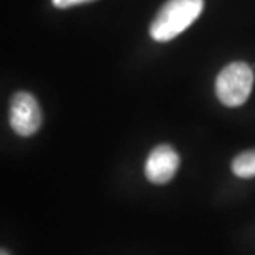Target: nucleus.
<instances>
[{"mask_svg": "<svg viewBox=\"0 0 255 255\" xmlns=\"http://www.w3.org/2000/svg\"><path fill=\"white\" fill-rule=\"evenodd\" d=\"M204 0H167L153 18L149 33L159 41H170L199 18Z\"/></svg>", "mask_w": 255, "mask_h": 255, "instance_id": "obj_1", "label": "nucleus"}, {"mask_svg": "<svg viewBox=\"0 0 255 255\" xmlns=\"http://www.w3.org/2000/svg\"><path fill=\"white\" fill-rule=\"evenodd\" d=\"M253 68L247 63L236 61L228 64L219 74L216 80V94L223 105L237 108L248 100L253 91Z\"/></svg>", "mask_w": 255, "mask_h": 255, "instance_id": "obj_2", "label": "nucleus"}, {"mask_svg": "<svg viewBox=\"0 0 255 255\" xmlns=\"http://www.w3.org/2000/svg\"><path fill=\"white\" fill-rule=\"evenodd\" d=\"M11 129L20 136H31L41 127L43 115L37 100L28 92H16L11 98L9 111Z\"/></svg>", "mask_w": 255, "mask_h": 255, "instance_id": "obj_3", "label": "nucleus"}, {"mask_svg": "<svg viewBox=\"0 0 255 255\" xmlns=\"http://www.w3.org/2000/svg\"><path fill=\"white\" fill-rule=\"evenodd\" d=\"M179 164L180 157L172 146H156L146 159V179L155 184H164L170 182L179 169Z\"/></svg>", "mask_w": 255, "mask_h": 255, "instance_id": "obj_4", "label": "nucleus"}, {"mask_svg": "<svg viewBox=\"0 0 255 255\" xmlns=\"http://www.w3.org/2000/svg\"><path fill=\"white\" fill-rule=\"evenodd\" d=\"M231 170L237 177H241V179L255 177V149L240 153L233 160Z\"/></svg>", "mask_w": 255, "mask_h": 255, "instance_id": "obj_5", "label": "nucleus"}, {"mask_svg": "<svg viewBox=\"0 0 255 255\" xmlns=\"http://www.w3.org/2000/svg\"><path fill=\"white\" fill-rule=\"evenodd\" d=\"M90 1H94V0H53V4L57 9H68V7L90 3Z\"/></svg>", "mask_w": 255, "mask_h": 255, "instance_id": "obj_6", "label": "nucleus"}, {"mask_svg": "<svg viewBox=\"0 0 255 255\" xmlns=\"http://www.w3.org/2000/svg\"><path fill=\"white\" fill-rule=\"evenodd\" d=\"M0 255H10L6 250H1V253H0Z\"/></svg>", "mask_w": 255, "mask_h": 255, "instance_id": "obj_7", "label": "nucleus"}]
</instances>
